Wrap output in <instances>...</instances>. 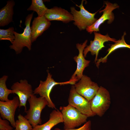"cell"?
Masks as SVG:
<instances>
[{"mask_svg":"<svg viewBox=\"0 0 130 130\" xmlns=\"http://www.w3.org/2000/svg\"><path fill=\"white\" fill-rule=\"evenodd\" d=\"M28 100L29 108L25 111L26 114L24 117L29 121L33 128L38 124H41V113L42 110L48 105V103L45 98L41 97L37 98L33 94L31 95Z\"/></svg>","mask_w":130,"mask_h":130,"instance_id":"cell-1","label":"cell"},{"mask_svg":"<svg viewBox=\"0 0 130 130\" xmlns=\"http://www.w3.org/2000/svg\"><path fill=\"white\" fill-rule=\"evenodd\" d=\"M33 13V12L26 17L25 24L26 27L22 33L13 32L15 38L9 47L10 49L14 50L16 54L20 53L25 47H27L29 51L31 49L32 34L30 25Z\"/></svg>","mask_w":130,"mask_h":130,"instance_id":"cell-2","label":"cell"},{"mask_svg":"<svg viewBox=\"0 0 130 130\" xmlns=\"http://www.w3.org/2000/svg\"><path fill=\"white\" fill-rule=\"evenodd\" d=\"M59 110L63 116L64 129H74L87 122V116L69 104L60 107Z\"/></svg>","mask_w":130,"mask_h":130,"instance_id":"cell-3","label":"cell"},{"mask_svg":"<svg viewBox=\"0 0 130 130\" xmlns=\"http://www.w3.org/2000/svg\"><path fill=\"white\" fill-rule=\"evenodd\" d=\"M90 102L93 112L99 117L103 116L109 108L111 104L109 92L105 88L100 86L96 95Z\"/></svg>","mask_w":130,"mask_h":130,"instance_id":"cell-4","label":"cell"},{"mask_svg":"<svg viewBox=\"0 0 130 130\" xmlns=\"http://www.w3.org/2000/svg\"><path fill=\"white\" fill-rule=\"evenodd\" d=\"M47 72V76L46 80L45 81H40L39 86L33 91V94H39L40 97L45 98L48 102V106L49 108L56 109H57L55 105L50 97V93L53 88L57 85H63L70 84L74 85L75 83L70 79L64 82H56L52 78V75L48 72Z\"/></svg>","mask_w":130,"mask_h":130,"instance_id":"cell-5","label":"cell"},{"mask_svg":"<svg viewBox=\"0 0 130 130\" xmlns=\"http://www.w3.org/2000/svg\"><path fill=\"white\" fill-rule=\"evenodd\" d=\"M84 0L81 1V4L78 6L80 10H76L74 7L70 8L71 13L73 17L74 24L80 30H84L88 26L92 25L97 20L95 16L98 12L92 13L88 12L83 5Z\"/></svg>","mask_w":130,"mask_h":130,"instance_id":"cell-6","label":"cell"},{"mask_svg":"<svg viewBox=\"0 0 130 130\" xmlns=\"http://www.w3.org/2000/svg\"><path fill=\"white\" fill-rule=\"evenodd\" d=\"M68 101L69 104L76 108L88 117L96 115L91 110L90 101L77 92L74 85L71 86Z\"/></svg>","mask_w":130,"mask_h":130,"instance_id":"cell-7","label":"cell"},{"mask_svg":"<svg viewBox=\"0 0 130 130\" xmlns=\"http://www.w3.org/2000/svg\"><path fill=\"white\" fill-rule=\"evenodd\" d=\"M74 85L77 92L89 101L96 95L100 87L90 77L84 75Z\"/></svg>","mask_w":130,"mask_h":130,"instance_id":"cell-8","label":"cell"},{"mask_svg":"<svg viewBox=\"0 0 130 130\" xmlns=\"http://www.w3.org/2000/svg\"><path fill=\"white\" fill-rule=\"evenodd\" d=\"M94 38L93 41H90V44L87 46L84 50L83 54L85 57L88 52H90L91 54L94 55H95L94 60L95 63L98 60V57L99 51L105 46L104 44V42L109 41L116 42L117 40L114 38H111L108 34L103 35L100 33L94 32Z\"/></svg>","mask_w":130,"mask_h":130,"instance_id":"cell-9","label":"cell"},{"mask_svg":"<svg viewBox=\"0 0 130 130\" xmlns=\"http://www.w3.org/2000/svg\"><path fill=\"white\" fill-rule=\"evenodd\" d=\"M11 89L13 91V94H17L19 98L20 105L19 107L24 106L25 111L26 110L27 101L33 94V91L31 85L28 83L26 79H21L19 82L13 83Z\"/></svg>","mask_w":130,"mask_h":130,"instance_id":"cell-10","label":"cell"},{"mask_svg":"<svg viewBox=\"0 0 130 130\" xmlns=\"http://www.w3.org/2000/svg\"><path fill=\"white\" fill-rule=\"evenodd\" d=\"M20 105L19 98L18 96L13 97L11 100L3 102L0 101V114L3 119L8 121L13 127L15 128L14 119L16 110Z\"/></svg>","mask_w":130,"mask_h":130,"instance_id":"cell-11","label":"cell"},{"mask_svg":"<svg viewBox=\"0 0 130 130\" xmlns=\"http://www.w3.org/2000/svg\"><path fill=\"white\" fill-rule=\"evenodd\" d=\"M105 3L106 5L105 8L99 11L100 13L103 12L102 16L92 25L88 27L86 29L90 34L94 32L99 31V26L106 20H108V24H111L114 21V17L112 11L119 8V6L116 3L113 4L108 1H105Z\"/></svg>","mask_w":130,"mask_h":130,"instance_id":"cell-12","label":"cell"},{"mask_svg":"<svg viewBox=\"0 0 130 130\" xmlns=\"http://www.w3.org/2000/svg\"><path fill=\"white\" fill-rule=\"evenodd\" d=\"M87 40H86L82 44L77 43L76 47L79 51L78 55L73 58L77 64L76 69L72 76L70 79L73 81L75 83L79 81L83 75V72L85 68L88 66L90 61L85 58L83 54L84 48L87 46Z\"/></svg>","mask_w":130,"mask_h":130,"instance_id":"cell-13","label":"cell"},{"mask_svg":"<svg viewBox=\"0 0 130 130\" xmlns=\"http://www.w3.org/2000/svg\"><path fill=\"white\" fill-rule=\"evenodd\" d=\"M44 16L49 21H59L66 23L73 21V15L71 13L64 9L57 6L48 9Z\"/></svg>","mask_w":130,"mask_h":130,"instance_id":"cell-14","label":"cell"},{"mask_svg":"<svg viewBox=\"0 0 130 130\" xmlns=\"http://www.w3.org/2000/svg\"><path fill=\"white\" fill-rule=\"evenodd\" d=\"M51 25L50 21H48L44 16L34 18L31 27L32 43L48 29Z\"/></svg>","mask_w":130,"mask_h":130,"instance_id":"cell-15","label":"cell"},{"mask_svg":"<svg viewBox=\"0 0 130 130\" xmlns=\"http://www.w3.org/2000/svg\"><path fill=\"white\" fill-rule=\"evenodd\" d=\"M62 113L58 110L54 109L50 114L48 120L45 123L38 125L33 128L32 130H51L54 126L61 123H63Z\"/></svg>","mask_w":130,"mask_h":130,"instance_id":"cell-16","label":"cell"},{"mask_svg":"<svg viewBox=\"0 0 130 130\" xmlns=\"http://www.w3.org/2000/svg\"><path fill=\"white\" fill-rule=\"evenodd\" d=\"M15 2L13 0L7 1L6 5L0 10V26L7 25L13 21V8Z\"/></svg>","mask_w":130,"mask_h":130,"instance_id":"cell-17","label":"cell"},{"mask_svg":"<svg viewBox=\"0 0 130 130\" xmlns=\"http://www.w3.org/2000/svg\"><path fill=\"white\" fill-rule=\"evenodd\" d=\"M126 34V32H124L121 39L117 40L114 44L110 45V48H109L107 51L108 52L107 54L104 57H101L100 58L98 59L95 64L98 68L101 62H102L103 63H106L108 56L116 50L119 48H127L130 49V45L127 44L124 40V37Z\"/></svg>","mask_w":130,"mask_h":130,"instance_id":"cell-18","label":"cell"},{"mask_svg":"<svg viewBox=\"0 0 130 130\" xmlns=\"http://www.w3.org/2000/svg\"><path fill=\"white\" fill-rule=\"evenodd\" d=\"M48 9L44 4L42 0H32L31 4L27 9L28 11H33L36 12L38 17L44 16Z\"/></svg>","mask_w":130,"mask_h":130,"instance_id":"cell-19","label":"cell"},{"mask_svg":"<svg viewBox=\"0 0 130 130\" xmlns=\"http://www.w3.org/2000/svg\"><path fill=\"white\" fill-rule=\"evenodd\" d=\"M8 77L7 76L4 75L0 78V100L3 102L8 101L9 95L13 94V91L8 89L6 86V82Z\"/></svg>","mask_w":130,"mask_h":130,"instance_id":"cell-20","label":"cell"},{"mask_svg":"<svg viewBox=\"0 0 130 130\" xmlns=\"http://www.w3.org/2000/svg\"><path fill=\"white\" fill-rule=\"evenodd\" d=\"M18 119L15 122L17 130H32L33 127L29 121L20 114L18 116Z\"/></svg>","mask_w":130,"mask_h":130,"instance_id":"cell-21","label":"cell"},{"mask_svg":"<svg viewBox=\"0 0 130 130\" xmlns=\"http://www.w3.org/2000/svg\"><path fill=\"white\" fill-rule=\"evenodd\" d=\"M14 28L10 27L6 29H0V40H7L12 43L14 41L15 37L14 35Z\"/></svg>","mask_w":130,"mask_h":130,"instance_id":"cell-22","label":"cell"},{"mask_svg":"<svg viewBox=\"0 0 130 130\" xmlns=\"http://www.w3.org/2000/svg\"><path fill=\"white\" fill-rule=\"evenodd\" d=\"M9 121L0 117V130H13V127L10 125Z\"/></svg>","mask_w":130,"mask_h":130,"instance_id":"cell-23","label":"cell"},{"mask_svg":"<svg viewBox=\"0 0 130 130\" xmlns=\"http://www.w3.org/2000/svg\"><path fill=\"white\" fill-rule=\"evenodd\" d=\"M91 122L89 120L86 122L82 126L76 129H70L61 130L58 128H56L54 130H91Z\"/></svg>","mask_w":130,"mask_h":130,"instance_id":"cell-24","label":"cell"},{"mask_svg":"<svg viewBox=\"0 0 130 130\" xmlns=\"http://www.w3.org/2000/svg\"><path fill=\"white\" fill-rule=\"evenodd\" d=\"M16 130V129H15V130Z\"/></svg>","mask_w":130,"mask_h":130,"instance_id":"cell-25","label":"cell"}]
</instances>
